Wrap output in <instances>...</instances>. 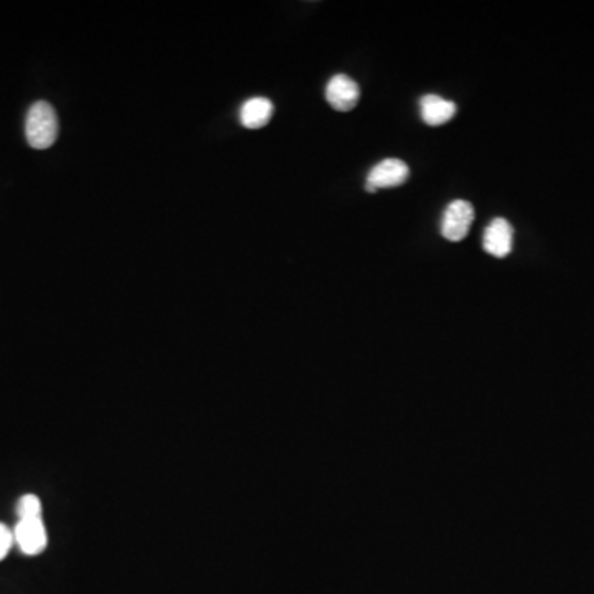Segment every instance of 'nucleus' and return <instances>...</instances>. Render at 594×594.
<instances>
[{
	"mask_svg": "<svg viewBox=\"0 0 594 594\" xmlns=\"http://www.w3.org/2000/svg\"><path fill=\"white\" fill-rule=\"evenodd\" d=\"M42 510V500L38 499L37 495H22L19 502H17L19 520L40 519L42 517Z\"/></svg>",
	"mask_w": 594,
	"mask_h": 594,
	"instance_id": "9",
	"label": "nucleus"
},
{
	"mask_svg": "<svg viewBox=\"0 0 594 594\" xmlns=\"http://www.w3.org/2000/svg\"><path fill=\"white\" fill-rule=\"evenodd\" d=\"M27 141L33 149L43 151L52 147L58 137V118L52 104L38 101L30 108L25 123Z\"/></svg>",
	"mask_w": 594,
	"mask_h": 594,
	"instance_id": "1",
	"label": "nucleus"
},
{
	"mask_svg": "<svg viewBox=\"0 0 594 594\" xmlns=\"http://www.w3.org/2000/svg\"><path fill=\"white\" fill-rule=\"evenodd\" d=\"M482 246L494 258H505L514 248V228L505 218H494L484 230Z\"/></svg>",
	"mask_w": 594,
	"mask_h": 594,
	"instance_id": "6",
	"label": "nucleus"
},
{
	"mask_svg": "<svg viewBox=\"0 0 594 594\" xmlns=\"http://www.w3.org/2000/svg\"><path fill=\"white\" fill-rule=\"evenodd\" d=\"M14 542V532L7 525L0 524V561L9 555Z\"/></svg>",
	"mask_w": 594,
	"mask_h": 594,
	"instance_id": "10",
	"label": "nucleus"
},
{
	"mask_svg": "<svg viewBox=\"0 0 594 594\" xmlns=\"http://www.w3.org/2000/svg\"><path fill=\"white\" fill-rule=\"evenodd\" d=\"M274 106L268 98H251L241 106V124L246 129H261L273 118Z\"/></svg>",
	"mask_w": 594,
	"mask_h": 594,
	"instance_id": "8",
	"label": "nucleus"
},
{
	"mask_svg": "<svg viewBox=\"0 0 594 594\" xmlns=\"http://www.w3.org/2000/svg\"><path fill=\"white\" fill-rule=\"evenodd\" d=\"M410 179V167L401 159H385L368 172L365 190L375 194L380 189H393Z\"/></svg>",
	"mask_w": 594,
	"mask_h": 594,
	"instance_id": "3",
	"label": "nucleus"
},
{
	"mask_svg": "<svg viewBox=\"0 0 594 594\" xmlns=\"http://www.w3.org/2000/svg\"><path fill=\"white\" fill-rule=\"evenodd\" d=\"M327 103L340 113H349L359 104L360 88L350 76H332L326 88Z\"/></svg>",
	"mask_w": 594,
	"mask_h": 594,
	"instance_id": "4",
	"label": "nucleus"
},
{
	"mask_svg": "<svg viewBox=\"0 0 594 594\" xmlns=\"http://www.w3.org/2000/svg\"><path fill=\"white\" fill-rule=\"evenodd\" d=\"M476 212L466 200H454L449 203L441 218V235L446 240L458 243L469 235Z\"/></svg>",
	"mask_w": 594,
	"mask_h": 594,
	"instance_id": "2",
	"label": "nucleus"
},
{
	"mask_svg": "<svg viewBox=\"0 0 594 594\" xmlns=\"http://www.w3.org/2000/svg\"><path fill=\"white\" fill-rule=\"evenodd\" d=\"M420 108L421 119L428 126H433V128L449 123L456 116V111H458L453 101L436 95L423 96L420 101Z\"/></svg>",
	"mask_w": 594,
	"mask_h": 594,
	"instance_id": "7",
	"label": "nucleus"
},
{
	"mask_svg": "<svg viewBox=\"0 0 594 594\" xmlns=\"http://www.w3.org/2000/svg\"><path fill=\"white\" fill-rule=\"evenodd\" d=\"M15 543L19 545L20 550L25 555H40L47 548L48 535L47 528L43 524V519H24L19 520V524L14 528Z\"/></svg>",
	"mask_w": 594,
	"mask_h": 594,
	"instance_id": "5",
	"label": "nucleus"
}]
</instances>
